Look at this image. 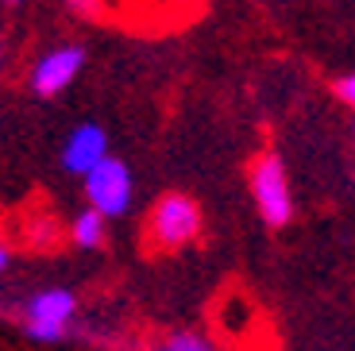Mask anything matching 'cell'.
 I'll use <instances>...</instances> for the list:
<instances>
[{
    "label": "cell",
    "mask_w": 355,
    "mask_h": 351,
    "mask_svg": "<svg viewBox=\"0 0 355 351\" xmlns=\"http://www.w3.org/2000/svg\"><path fill=\"white\" fill-rule=\"evenodd\" d=\"M147 236L159 251H178L201 236V205L186 194H162L151 205L147 216Z\"/></svg>",
    "instance_id": "3"
},
{
    "label": "cell",
    "mask_w": 355,
    "mask_h": 351,
    "mask_svg": "<svg viewBox=\"0 0 355 351\" xmlns=\"http://www.w3.org/2000/svg\"><path fill=\"white\" fill-rule=\"evenodd\" d=\"M248 185H251V201H255L259 216H263L270 228L290 224V216H293L290 174H286V162L275 155V151H263V155L251 162Z\"/></svg>",
    "instance_id": "2"
},
{
    "label": "cell",
    "mask_w": 355,
    "mask_h": 351,
    "mask_svg": "<svg viewBox=\"0 0 355 351\" xmlns=\"http://www.w3.org/2000/svg\"><path fill=\"white\" fill-rule=\"evenodd\" d=\"M155 351H220L205 332H193V328H178V332H166Z\"/></svg>",
    "instance_id": "8"
},
{
    "label": "cell",
    "mask_w": 355,
    "mask_h": 351,
    "mask_svg": "<svg viewBox=\"0 0 355 351\" xmlns=\"http://www.w3.org/2000/svg\"><path fill=\"white\" fill-rule=\"evenodd\" d=\"M101 158H108V135L101 123H78L62 143V166L70 174L85 178Z\"/></svg>",
    "instance_id": "6"
},
{
    "label": "cell",
    "mask_w": 355,
    "mask_h": 351,
    "mask_svg": "<svg viewBox=\"0 0 355 351\" xmlns=\"http://www.w3.org/2000/svg\"><path fill=\"white\" fill-rule=\"evenodd\" d=\"M105 236H108V220L97 216L93 209H81L78 216L70 220V239L81 251H97V247L105 243Z\"/></svg>",
    "instance_id": "7"
},
{
    "label": "cell",
    "mask_w": 355,
    "mask_h": 351,
    "mask_svg": "<svg viewBox=\"0 0 355 351\" xmlns=\"http://www.w3.org/2000/svg\"><path fill=\"white\" fill-rule=\"evenodd\" d=\"M81 182H85L89 209L97 212V216H105V220L124 216V212L132 209V201H135V178H132V170H128L124 158H116V155L101 158Z\"/></svg>",
    "instance_id": "4"
},
{
    "label": "cell",
    "mask_w": 355,
    "mask_h": 351,
    "mask_svg": "<svg viewBox=\"0 0 355 351\" xmlns=\"http://www.w3.org/2000/svg\"><path fill=\"white\" fill-rule=\"evenodd\" d=\"M81 66H85V46L58 43V46L43 51L35 62H31V70H27V89H31L35 97H58V93H66V89L78 81Z\"/></svg>",
    "instance_id": "5"
},
{
    "label": "cell",
    "mask_w": 355,
    "mask_h": 351,
    "mask_svg": "<svg viewBox=\"0 0 355 351\" xmlns=\"http://www.w3.org/2000/svg\"><path fill=\"white\" fill-rule=\"evenodd\" d=\"M78 320V293L66 286H46L24 301V332L35 343H62Z\"/></svg>",
    "instance_id": "1"
},
{
    "label": "cell",
    "mask_w": 355,
    "mask_h": 351,
    "mask_svg": "<svg viewBox=\"0 0 355 351\" xmlns=\"http://www.w3.org/2000/svg\"><path fill=\"white\" fill-rule=\"evenodd\" d=\"M332 89H336V97L344 101L347 108H355V70L344 74V78H336V85H332Z\"/></svg>",
    "instance_id": "9"
},
{
    "label": "cell",
    "mask_w": 355,
    "mask_h": 351,
    "mask_svg": "<svg viewBox=\"0 0 355 351\" xmlns=\"http://www.w3.org/2000/svg\"><path fill=\"white\" fill-rule=\"evenodd\" d=\"M8 263H12V247L4 243V239H0V274L8 271Z\"/></svg>",
    "instance_id": "10"
},
{
    "label": "cell",
    "mask_w": 355,
    "mask_h": 351,
    "mask_svg": "<svg viewBox=\"0 0 355 351\" xmlns=\"http://www.w3.org/2000/svg\"><path fill=\"white\" fill-rule=\"evenodd\" d=\"M0 66H4V35H0Z\"/></svg>",
    "instance_id": "11"
}]
</instances>
